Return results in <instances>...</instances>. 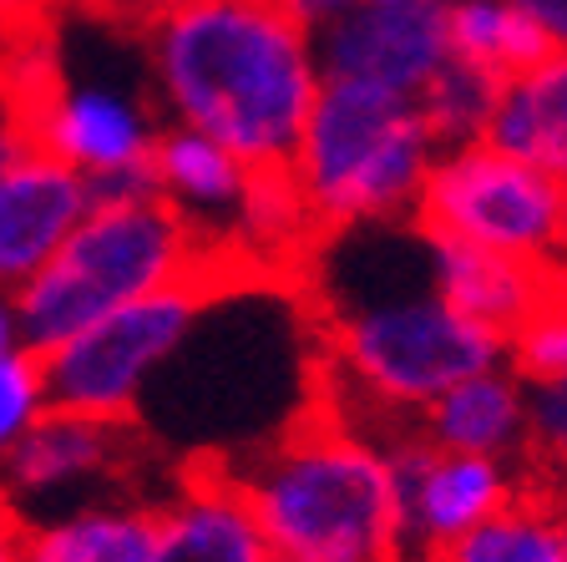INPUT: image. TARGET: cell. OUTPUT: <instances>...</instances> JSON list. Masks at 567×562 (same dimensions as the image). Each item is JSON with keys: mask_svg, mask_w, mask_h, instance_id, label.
Segmentation results:
<instances>
[{"mask_svg": "<svg viewBox=\"0 0 567 562\" xmlns=\"http://www.w3.org/2000/svg\"><path fill=\"white\" fill-rule=\"evenodd\" d=\"M147 82L163 122L198 127L248 167H284L319 71L315 31L279 0H198L142 25Z\"/></svg>", "mask_w": 567, "mask_h": 562, "instance_id": "6da1fadb", "label": "cell"}, {"mask_svg": "<svg viewBox=\"0 0 567 562\" xmlns=\"http://www.w3.org/2000/svg\"><path fill=\"white\" fill-rule=\"evenodd\" d=\"M228 467L279 562H405L390 446L340 410Z\"/></svg>", "mask_w": 567, "mask_h": 562, "instance_id": "7a4b0ae2", "label": "cell"}, {"mask_svg": "<svg viewBox=\"0 0 567 562\" xmlns=\"http://www.w3.org/2000/svg\"><path fill=\"white\" fill-rule=\"evenodd\" d=\"M224 274L228 269L213 258V248L193 234L188 218L157 187L96 193L86 218L47 258V269L16 289V315H21L25 345L47 355L92 319L132 305L142 294L188 279L224 284Z\"/></svg>", "mask_w": 567, "mask_h": 562, "instance_id": "3957f363", "label": "cell"}, {"mask_svg": "<svg viewBox=\"0 0 567 562\" xmlns=\"http://www.w3.org/2000/svg\"><path fill=\"white\" fill-rule=\"evenodd\" d=\"M436 153L441 142L425 127L415 96L324 76L284 167L315 208L319 234H334L365 223H405Z\"/></svg>", "mask_w": 567, "mask_h": 562, "instance_id": "277c9868", "label": "cell"}, {"mask_svg": "<svg viewBox=\"0 0 567 562\" xmlns=\"http://www.w3.org/2000/svg\"><path fill=\"white\" fill-rule=\"evenodd\" d=\"M330 375L401 431L451 380L502 360V335L466 319L431 284H385L380 294H354L324 315Z\"/></svg>", "mask_w": 567, "mask_h": 562, "instance_id": "5b68a950", "label": "cell"}, {"mask_svg": "<svg viewBox=\"0 0 567 562\" xmlns=\"http://www.w3.org/2000/svg\"><path fill=\"white\" fill-rule=\"evenodd\" d=\"M563 203L567 183L476 137L441 147L411 218L431 238H456L472 248L553 264L557 234H563Z\"/></svg>", "mask_w": 567, "mask_h": 562, "instance_id": "8992f818", "label": "cell"}, {"mask_svg": "<svg viewBox=\"0 0 567 562\" xmlns=\"http://www.w3.org/2000/svg\"><path fill=\"white\" fill-rule=\"evenodd\" d=\"M218 279H188L173 289L142 294L132 305L92 319L71 340L47 350L51 400L66 410H86L102 421H137L147 390L173 365L193 325L203 319Z\"/></svg>", "mask_w": 567, "mask_h": 562, "instance_id": "52a82bcc", "label": "cell"}, {"mask_svg": "<svg viewBox=\"0 0 567 562\" xmlns=\"http://www.w3.org/2000/svg\"><path fill=\"white\" fill-rule=\"evenodd\" d=\"M6 117L21 127L31 147L92 177L96 193L153 187V147L163 132V112L137 86L76 82L66 67H56L51 82Z\"/></svg>", "mask_w": 567, "mask_h": 562, "instance_id": "ba28073f", "label": "cell"}, {"mask_svg": "<svg viewBox=\"0 0 567 562\" xmlns=\"http://www.w3.org/2000/svg\"><path fill=\"white\" fill-rule=\"evenodd\" d=\"M401 487V532L405 562H425L461 532H472L482 517H492L502 502L527 487L532 467L507 457H476V451H446L431 446L421 431L401 426L385 436Z\"/></svg>", "mask_w": 567, "mask_h": 562, "instance_id": "9c48e42d", "label": "cell"}, {"mask_svg": "<svg viewBox=\"0 0 567 562\" xmlns=\"http://www.w3.org/2000/svg\"><path fill=\"white\" fill-rule=\"evenodd\" d=\"M315 47L324 76L421 96L451 61L446 0H350L315 31Z\"/></svg>", "mask_w": 567, "mask_h": 562, "instance_id": "30bf717a", "label": "cell"}, {"mask_svg": "<svg viewBox=\"0 0 567 562\" xmlns=\"http://www.w3.org/2000/svg\"><path fill=\"white\" fill-rule=\"evenodd\" d=\"M96 203L92 177L25 142L0 173V289L16 294Z\"/></svg>", "mask_w": 567, "mask_h": 562, "instance_id": "8fae6325", "label": "cell"}, {"mask_svg": "<svg viewBox=\"0 0 567 562\" xmlns=\"http://www.w3.org/2000/svg\"><path fill=\"white\" fill-rule=\"evenodd\" d=\"M127 436L132 421H102L86 410L51 406L0 461V502L25 512L31 502H61L82 487L117 477L127 467Z\"/></svg>", "mask_w": 567, "mask_h": 562, "instance_id": "7c38bea8", "label": "cell"}, {"mask_svg": "<svg viewBox=\"0 0 567 562\" xmlns=\"http://www.w3.org/2000/svg\"><path fill=\"white\" fill-rule=\"evenodd\" d=\"M153 517L157 532L147 562H279L234 467L198 461L167 502L153 507Z\"/></svg>", "mask_w": 567, "mask_h": 562, "instance_id": "4fadbf2b", "label": "cell"}, {"mask_svg": "<svg viewBox=\"0 0 567 562\" xmlns=\"http://www.w3.org/2000/svg\"><path fill=\"white\" fill-rule=\"evenodd\" d=\"M248 173L254 167L234 147L208 137V132L177 127V122H163V132H157L153 187L188 218V228L213 248L218 264H224V234H228V223H234L238 198H244Z\"/></svg>", "mask_w": 567, "mask_h": 562, "instance_id": "5bb4252c", "label": "cell"}, {"mask_svg": "<svg viewBox=\"0 0 567 562\" xmlns=\"http://www.w3.org/2000/svg\"><path fill=\"white\" fill-rule=\"evenodd\" d=\"M425 269H431V284L461 315L496 329L502 340L543 305L557 284L553 264H532V258H512L496 254V248H472L431 234H425Z\"/></svg>", "mask_w": 567, "mask_h": 562, "instance_id": "9a60e30c", "label": "cell"}, {"mask_svg": "<svg viewBox=\"0 0 567 562\" xmlns=\"http://www.w3.org/2000/svg\"><path fill=\"white\" fill-rule=\"evenodd\" d=\"M415 431L446 451L527 461V380L507 360L482 365L441 390L415 416Z\"/></svg>", "mask_w": 567, "mask_h": 562, "instance_id": "2e32d148", "label": "cell"}, {"mask_svg": "<svg viewBox=\"0 0 567 562\" xmlns=\"http://www.w3.org/2000/svg\"><path fill=\"white\" fill-rule=\"evenodd\" d=\"M319 244V223L289 167H254L224 234L228 274H289Z\"/></svg>", "mask_w": 567, "mask_h": 562, "instance_id": "e0dca14e", "label": "cell"}, {"mask_svg": "<svg viewBox=\"0 0 567 562\" xmlns=\"http://www.w3.org/2000/svg\"><path fill=\"white\" fill-rule=\"evenodd\" d=\"M486 142L527 157L532 167L567 183V51L547 47L532 67L496 82Z\"/></svg>", "mask_w": 567, "mask_h": 562, "instance_id": "ac0fdd59", "label": "cell"}, {"mask_svg": "<svg viewBox=\"0 0 567 562\" xmlns=\"http://www.w3.org/2000/svg\"><path fill=\"white\" fill-rule=\"evenodd\" d=\"M153 532V507L92 497L47 517H25V562H147Z\"/></svg>", "mask_w": 567, "mask_h": 562, "instance_id": "d6986e66", "label": "cell"}, {"mask_svg": "<svg viewBox=\"0 0 567 562\" xmlns=\"http://www.w3.org/2000/svg\"><path fill=\"white\" fill-rule=\"evenodd\" d=\"M425 562H567V492L543 477H527L512 502H502Z\"/></svg>", "mask_w": 567, "mask_h": 562, "instance_id": "ffe728a7", "label": "cell"}, {"mask_svg": "<svg viewBox=\"0 0 567 562\" xmlns=\"http://www.w3.org/2000/svg\"><path fill=\"white\" fill-rule=\"evenodd\" d=\"M446 31L451 57L492 76H512L547 51V35L512 0H446Z\"/></svg>", "mask_w": 567, "mask_h": 562, "instance_id": "44dd1931", "label": "cell"}, {"mask_svg": "<svg viewBox=\"0 0 567 562\" xmlns=\"http://www.w3.org/2000/svg\"><path fill=\"white\" fill-rule=\"evenodd\" d=\"M496 82L502 76L472 67V61H456V57L436 71V82L415 96V106H421L425 127L436 132L441 147L486 137V122H492V106H496Z\"/></svg>", "mask_w": 567, "mask_h": 562, "instance_id": "7402d4cb", "label": "cell"}, {"mask_svg": "<svg viewBox=\"0 0 567 562\" xmlns=\"http://www.w3.org/2000/svg\"><path fill=\"white\" fill-rule=\"evenodd\" d=\"M502 360L527 380V386H543L567 375V284L557 279L553 294L532 309L507 340H502Z\"/></svg>", "mask_w": 567, "mask_h": 562, "instance_id": "603a6c76", "label": "cell"}, {"mask_svg": "<svg viewBox=\"0 0 567 562\" xmlns=\"http://www.w3.org/2000/svg\"><path fill=\"white\" fill-rule=\"evenodd\" d=\"M56 406L51 400V386H47V360L25 345V350L6 355L0 360V461L11 457L21 436L31 431L47 410Z\"/></svg>", "mask_w": 567, "mask_h": 562, "instance_id": "cb8c5ba5", "label": "cell"}, {"mask_svg": "<svg viewBox=\"0 0 567 562\" xmlns=\"http://www.w3.org/2000/svg\"><path fill=\"white\" fill-rule=\"evenodd\" d=\"M527 467L567 492V375L527 386Z\"/></svg>", "mask_w": 567, "mask_h": 562, "instance_id": "d4e9b609", "label": "cell"}, {"mask_svg": "<svg viewBox=\"0 0 567 562\" xmlns=\"http://www.w3.org/2000/svg\"><path fill=\"white\" fill-rule=\"evenodd\" d=\"M512 6L547 35V47L567 51V0H512Z\"/></svg>", "mask_w": 567, "mask_h": 562, "instance_id": "484cf974", "label": "cell"}, {"mask_svg": "<svg viewBox=\"0 0 567 562\" xmlns=\"http://www.w3.org/2000/svg\"><path fill=\"white\" fill-rule=\"evenodd\" d=\"M0 562H25V517L0 502Z\"/></svg>", "mask_w": 567, "mask_h": 562, "instance_id": "4316f807", "label": "cell"}, {"mask_svg": "<svg viewBox=\"0 0 567 562\" xmlns=\"http://www.w3.org/2000/svg\"><path fill=\"white\" fill-rule=\"evenodd\" d=\"M51 11H56L51 0H0V35H6V31H21V25L47 21Z\"/></svg>", "mask_w": 567, "mask_h": 562, "instance_id": "83f0119b", "label": "cell"}, {"mask_svg": "<svg viewBox=\"0 0 567 562\" xmlns=\"http://www.w3.org/2000/svg\"><path fill=\"white\" fill-rule=\"evenodd\" d=\"M284 11L295 16L299 25H309V31H319V25H330L334 16L344 11V6H350V0H279Z\"/></svg>", "mask_w": 567, "mask_h": 562, "instance_id": "f1b7e54d", "label": "cell"}, {"mask_svg": "<svg viewBox=\"0 0 567 562\" xmlns=\"http://www.w3.org/2000/svg\"><path fill=\"white\" fill-rule=\"evenodd\" d=\"M25 350V335H21V315H16V294L0 289V360L6 355Z\"/></svg>", "mask_w": 567, "mask_h": 562, "instance_id": "f546056e", "label": "cell"}, {"mask_svg": "<svg viewBox=\"0 0 567 562\" xmlns=\"http://www.w3.org/2000/svg\"><path fill=\"white\" fill-rule=\"evenodd\" d=\"M183 6H198V0H127V11H122V25L142 31L147 21H157V16H167V11H183Z\"/></svg>", "mask_w": 567, "mask_h": 562, "instance_id": "4dcf8cb0", "label": "cell"}, {"mask_svg": "<svg viewBox=\"0 0 567 562\" xmlns=\"http://www.w3.org/2000/svg\"><path fill=\"white\" fill-rule=\"evenodd\" d=\"M51 6H56V11H86L112 25H122V11H127V0H51Z\"/></svg>", "mask_w": 567, "mask_h": 562, "instance_id": "1f68e13d", "label": "cell"}, {"mask_svg": "<svg viewBox=\"0 0 567 562\" xmlns=\"http://www.w3.org/2000/svg\"><path fill=\"white\" fill-rule=\"evenodd\" d=\"M21 147H25L21 127H16V122L6 117V112H0V173H6V163H11V157L21 153Z\"/></svg>", "mask_w": 567, "mask_h": 562, "instance_id": "d6a6232c", "label": "cell"}, {"mask_svg": "<svg viewBox=\"0 0 567 562\" xmlns=\"http://www.w3.org/2000/svg\"><path fill=\"white\" fill-rule=\"evenodd\" d=\"M553 269H557V279L567 284V203H563V234H557V258H553Z\"/></svg>", "mask_w": 567, "mask_h": 562, "instance_id": "836d02e7", "label": "cell"}]
</instances>
